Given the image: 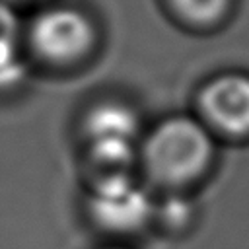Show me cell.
Segmentation results:
<instances>
[{"label":"cell","instance_id":"obj_1","mask_svg":"<svg viewBox=\"0 0 249 249\" xmlns=\"http://www.w3.org/2000/svg\"><path fill=\"white\" fill-rule=\"evenodd\" d=\"M214 142L208 128L187 115L158 123L142 144V161L154 181L169 187L198 179L212 163Z\"/></svg>","mask_w":249,"mask_h":249},{"label":"cell","instance_id":"obj_3","mask_svg":"<svg viewBox=\"0 0 249 249\" xmlns=\"http://www.w3.org/2000/svg\"><path fill=\"white\" fill-rule=\"evenodd\" d=\"M88 210L103 231L115 235L140 231L154 214L150 196L126 173L99 177L88 198Z\"/></svg>","mask_w":249,"mask_h":249},{"label":"cell","instance_id":"obj_2","mask_svg":"<svg viewBox=\"0 0 249 249\" xmlns=\"http://www.w3.org/2000/svg\"><path fill=\"white\" fill-rule=\"evenodd\" d=\"M97 41L91 18L76 6H53L39 12L27 27L31 51L53 66H70L86 58Z\"/></svg>","mask_w":249,"mask_h":249},{"label":"cell","instance_id":"obj_7","mask_svg":"<svg viewBox=\"0 0 249 249\" xmlns=\"http://www.w3.org/2000/svg\"><path fill=\"white\" fill-rule=\"evenodd\" d=\"M173 12L193 25H214L230 10L231 0H167Z\"/></svg>","mask_w":249,"mask_h":249},{"label":"cell","instance_id":"obj_6","mask_svg":"<svg viewBox=\"0 0 249 249\" xmlns=\"http://www.w3.org/2000/svg\"><path fill=\"white\" fill-rule=\"evenodd\" d=\"M21 25L8 0H0V88L18 84L23 78L19 54Z\"/></svg>","mask_w":249,"mask_h":249},{"label":"cell","instance_id":"obj_5","mask_svg":"<svg viewBox=\"0 0 249 249\" xmlns=\"http://www.w3.org/2000/svg\"><path fill=\"white\" fill-rule=\"evenodd\" d=\"M136 132L138 117L123 103H99L84 119L88 146H134Z\"/></svg>","mask_w":249,"mask_h":249},{"label":"cell","instance_id":"obj_4","mask_svg":"<svg viewBox=\"0 0 249 249\" xmlns=\"http://www.w3.org/2000/svg\"><path fill=\"white\" fill-rule=\"evenodd\" d=\"M198 111L208 126L228 136L249 134V76L226 72L198 91Z\"/></svg>","mask_w":249,"mask_h":249},{"label":"cell","instance_id":"obj_8","mask_svg":"<svg viewBox=\"0 0 249 249\" xmlns=\"http://www.w3.org/2000/svg\"><path fill=\"white\" fill-rule=\"evenodd\" d=\"M101 249H130V247H124V245H107V247H101Z\"/></svg>","mask_w":249,"mask_h":249}]
</instances>
